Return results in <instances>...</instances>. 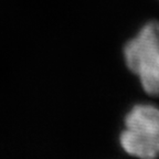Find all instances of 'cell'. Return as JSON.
I'll list each match as a JSON object with an SVG mask.
<instances>
[{
	"label": "cell",
	"instance_id": "2",
	"mask_svg": "<svg viewBox=\"0 0 159 159\" xmlns=\"http://www.w3.org/2000/svg\"><path fill=\"white\" fill-rule=\"evenodd\" d=\"M119 144L137 159L159 158V108L152 104L135 105L125 117Z\"/></svg>",
	"mask_w": 159,
	"mask_h": 159
},
{
	"label": "cell",
	"instance_id": "1",
	"mask_svg": "<svg viewBox=\"0 0 159 159\" xmlns=\"http://www.w3.org/2000/svg\"><path fill=\"white\" fill-rule=\"evenodd\" d=\"M126 65L145 92L159 97V22L149 21L124 48Z\"/></svg>",
	"mask_w": 159,
	"mask_h": 159
}]
</instances>
